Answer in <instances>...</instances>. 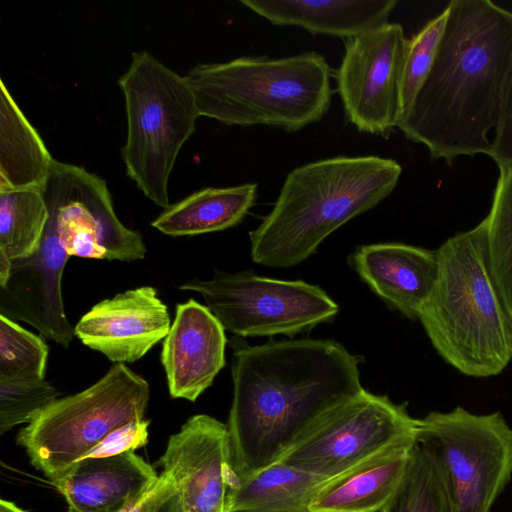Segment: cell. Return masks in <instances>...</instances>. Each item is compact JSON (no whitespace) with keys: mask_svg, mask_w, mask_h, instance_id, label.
Listing matches in <instances>:
<instances>
[{"mask_svg":"<svg viewBox=\"0 0 512 512\" xmlns=\"http://www.w3.org/2000/svg\"><path fill=\"white\" fill-rule=\"evenodd\" d=\"M360 359L342 344L290 339L234 345L227 427L240 477L277 463L365 389Z\"/></svg>","mask_w":512,"mask_h":512,"instance_id":"6da1fadb","label":"cell"},{"mask_svg":"<svg viewBox=\"0 0 512 512\" xmlns=\"http://www.w3.org/2000/svg\"><path fill=\"white\" fill-rule=\"evenodd\" d=\"M431 70L397 128L447 163L490 156L512 67V12L490 0H452Z\"/></svg>","mask_w":512,"mask_h":512,"instance_id":"7a4b0ae2","label":"cell"},{"mask_svg":"<svg viewBox=\"0 0 512 512\" xmlns=\"http://www.w3.org/2000/svg\"><path fill=\"white\" fill-rule=\"evenodd\" d=\"M401 173L397 161L374 155L293 169L270 213L249 232L252 261L272 268L302 263L335 230L388 197Z\"/></svg>","mask_w":512,"mask_h":512,"instance_id":"3957f363","label":"cell"},{"mask_svg":"<svg viewBox=\"0 0 512 512\" xmlns=\"http://www.w3.org/2000/svg\"><path fill=\"white\" fill-rule=\"evenodd\" d=\"M437 255V281L418 320L460 373L500 374L512 360V320L490 270L484 221L449 237Z\"/></svg>","mask_w":512,"mask_h":512,"instance_id":"277c9868","label":"cell"},{"mask_svg":"<svg viewBox=\"0 0 512 512\" xmlns=\"http://www.w3.org/2000/svg\"><path fill=\"white\" fill-rule=\"evenodd\" d=\"M186 78L200 116L226 125L298 131L318 122L332 98L329 65L316 52L199 64Z\"/></svg>","mask_w":512,"mask_h":512,"instance_id":"5b68a950","label":"cell"},{"mask_svg":"<svg viewBox=\"0 0 512 512\" xmlns=\"http://www.w3.org/2000/svg\"><path fill=\"white\" fill-rule=\"evenodd\" d=\"M127 116L122 157L127 175L156 205L168 208V181L178 153L200 116L186 78L147 51L133 52L119 78Z\"/></svg>","mask_w":512,"mask_h":512,"instance_id":"8992f818","label":"cell"},{"mask_svg":"<svg viewBox=\"0 0 512 512\" xmlns=\"http://www.w3.org/2000/svg\"><path fill=\"white\" fill-rule=\"evenodd\" d=\"M149 383L116 363L97 382L58 398L17 435L31 464L53 484L113 430L144 419Z\"/></svg>","mask_w":512,"mask_h":512,"instance_id":"52a82bcc","label":"cell"},{"mask_svg":"<svg viewBox=\"0 0 512 512\" xmlns=\"http://www.w3.org/2000/svg\"><path fill=\"white\" fill-rule=\"evenodd\" d=\"M417 442L434 461L456 512H490L512 477V428L500 412L457 406L419 419Z\"/></svg>","mask_w":512,"mask_h":512,"instance_id":"ba28073f","label":"cell"},{"mask_svg":"<svg viewBox=\"0 0 512 512\" xmlns=\"http://www.w3.org/2000/svg\"><path fill=\"white\" fill-rule=\"evenodd\" d=\"M199 293L224 329L240 337L289 338L331 322L338 304L318 285L281 280L251 271L216 270L212 279L178 286Z\"/></svg>","mask_w":512,"mask_h":512,"instance_id":"9c48e42d","label":"cell"},{"mask_svg":"<svg viewBox=\"0 0 512 512\" xmlns=\"http://www.w3.org/2000/svg\"><path fill=\"white\" fill-rule=\"evenodd\" d=\"M419 419L406 403L367 390L348 401L278 461L327 479L399 446L417 442Z\"/></svg>","mask_w":512,"mask_h":512,"instance_id":"30bf717a","label":"cell"},{"mask_svg":"<svg viewBox=\"0 0 512 512\" xmlns=\"http://www.w3.org/2000/svg\"><path fill=\"white\" fill-rule=\"evenodd\" d=\"M40 189L69 256L124 262L145 257L141 234L118 219L106 182L98 175L54 159Z\"/></svg>","mask_w":512,"mask_h":512,"instance_id":"8fae6325","label":"cell"},{"mask_svg":"<svg viewBox=\"0 0 512 512\" xmlns=\"http://www.w3.org/2000/svg\"><path fill=\"white\" fill-rule=\"evenodd\" d=\"M408 39L398 23L345 40L335 73L348 121L360 132L387 136L401 115V79Z\"/></svg>","mask_w":512,"mask_h":512,"instance_id":"7c38bea8","label":"cell"},{"mask_svg":"<svg viewBox=\"0 0 512 512\" xmlns=\"http://www.w3.org/2000/svg\"><path fill=\"white\" fill-rule=\"evenodd\" d=\"M159 464L178 484L187 512H228L240 476L227 424L207 414L190 417L170 436Z\"/></svg>","mask_w":512,"mask_h":512,"instance_id":"4fadbf2b","label":"cell"},{"mask_svg":"<svg viewBox=\"0 0 512 512\" xmlns=\"http://www.w3.org/2000/svg\"><path fill=\"white\" fill-rule=\"evenodd\" d=\"M167 306L152 286L116 294L95 304L74 327L84 345L113 363H132L164 340L171 327Z\"/></svg>","mask_w":512,"mask_h":512,"instance_id":"5bb4252c","label":"cell"},{"mask_svg":"<svg viewBox=\"0 0 512 512\" xmlns=\"http://www.w3.org/2000/svg\"><path fill=\"white\" fill-rule=\"evenodd\" d=\"M226 343L223 325L206 305L178 304L161 351L170 396L196 401L225 366Z\"/></svg>","mask_w":512,"mask_h":512,"instance_id":"9a60e30c","label":"cell"},{"mask_svg":"<svg viewBox=\"0 0 512 512\" xmlns=\"http://www.w3.org/2000/svg\"><path fill=\"white\" fill-rule=\"evenodd\" d=\"M350 266L390 308L418 319L438 277L437 250L398 242L358 247Z\"/></svg>","mask_w":512,"mask_h":512,"instance_id":"2e32d148","label":"cell"},{"mask_svg":"<svg viewBox=\"0 0 512 512\" xmlns=\"http://www.w3.org/2000/svg\"><path fill=\"white\" fill-rule=\"evenodd\" d=\"M152 465L135 451L84 459L53 483L68 512H119L137 501L157 481Z\"/></svg>","mask_w":512,"mask_h":512,"instance_id":"e0dca14e","label":"cell"},{"mask_svg":"<svg viewBox=\"0 0 512 512\" xmlns=\"http://www.w3.org/2000/svg\"><path fill=\"white\" fill-rule=\"evenodd\" d=\"M273 25L298 26L313 34L352 38L388 23L395 0H240Z\"/></svg>","mask_w":512,"mask_h":512,"instance_id":"ac0fdd59","label":"cell"},{"mask_svg":"<svg viewBox=\"0 0 512 512\" xmlns=\"http://www.w3.org/2000/svg\"><path fill=\"white\" fill-rule=\"evenodd\" d=\"M414 444L390 449L328 480L308 511L381 512L405 473Z\"/></svg>","mask_w":512,"mask_h":512,"instance_id":"d6986e66","label":"cell"},{"mask_svg":"<svg viewBox=\"0 0 512 512\" xmlns=\"http://www.w3.org/2000/svg\"><path fill=\"white\" fill-rule=\"evenodd\" d=\"M257 184L205 188L166 208L151 225L174 237L194 236L231 228L254 205Z\"/></svg>","mask_w":512,"mask_h":512,"instance_id":"ffe728a7","label":"cell"},{"mask_svg":"<svg viewBox=\"0 0 512 512\" xmlns=\"http://www.w3.org/2000/svg\"><path fill=\"white\" fill-rule=\"evenodd\" d=\"M54 159L0 81V190L41 188Z\"/></svg>","mask_w":512,"mask_h":512,"instance_id":"44dd1931","label":"cell"},{"mask_svg":"<svg viewBox=\"0 0 512 512\" xmlns=\"http://www.w3.org/2000/svg\"><path fill=\"white\" fill-rule=\"evenodd\" d=\"M328 480L277 462L240 477L228 512H305Z\"/></svg>","mask_w":512,"mask_h":512,"instance_id":"7402d4cb","label":"cell"},{"mask_svg":"<svg viewBox=\"0 0 512 512\" xmlns=\"http://www.w3.org/2000/svg\"><path fill=\"white\" fill-rule=\"evenodd\" d=\"M49 212L40 188L0 190V252L10 260L38 248Z\"/></svg>","mask_w":512,"mask_h":512,"instance_id":"603a6c76","label":"cell"},{"mask_svg":"<svg viewBox=\"0 0 512 512\" xmlns=\"http://www.w3.org/2000/svg\"><path fill=\"white\" fill-rule=\"evenodd\" d=\"M483 221L490 270L512 320V171H499L491 208Z\"/></svg>","mask_w":512,"mask_h":512,"instance_id":"cb8c5ba5","label":"cell"},{"mask_svg":"<svg viewBox=\"0 0 512 512\" xmlns=\"http://www.w3.org/2000/svg\"><path fill=\"white\" fill-rule=\"evenodd\" d=\"M381 512H456L438 468L418 442L395 493Z\"/></svg>","mask_w":512,"mask_h":512,"instance_id":"d4e9b609","label":"cell"},{"mask_svg":"<svg viewBox=\"0 0 512 512\" xmlns=\"http://www.w3.org/2000/svg\"><path fill=\"white\" fill-rule=\"evenodd\" d=\"M48 355L40 336L0 314V376L45 379Z\"/></svg>","mask_w":512,"mask_h":512,"instance_id":"484cf974","label":"cell"},{"mask_svg":"<svg viewBox=\"0 0 512 512\" xmlns=\"http://www.w3.org/2000/svg\"><path fill=\"white\" fill-rule=\"evenodd\" d=\"M59 392L45 379L0 376V435L28 424Z\"/></svg>","mask_w":512,"mask_h":512,"instance_id":"4316f807","label":"cell"},{"mask_svg":"<svg viewBox=\"0 0 512 512\" xmlns=\"http://www.w3.org/2000/svg\"><path fill=\"white\" fill-rule=\"evenodd\" d=\"M447 20L446 8L408 40L401 79L400 121L408 114L434 62ZM399 121V122H400Z\"/></svg>","mask_w":512,"mask_h":512,"instance_id":"83f0119b","label":"cell"},{"mask_svg":"<svg viewBox=\"0 0 512 512\" xmlns=\"http://www.w3.org/2000/svg\"><path fill=\"white\" fill-rule=\"evenodd\" d=\"M149 423L146 419L136 420L113 430L81 460L111 457L144 447L148 442Z\"/></svg>","mask_w":512,"mask_h":512,"instance_id":"f1b7e54d","label":"cell"},{"mask_svg":"<svg viewBox=\"0 0 512 512\" xmlns=\"http://www.w3.org/2000/svg\"><path fill=\"white\" fill-rule=\"evenodd\" d=\"M494 130L490 157L498 165L499 171H512V67L505 83Z\"/></svg>","mask_w":512,"mask_h":512,"instance_id":"f546056e","label":"cell"},{"mask_svg":"<svg viewBox=\"0 0 512 512\" xmlns=\"http://www.w3.org/2000/svg\"><path fill=\"white\" fill-rule=\"evenodd\" d=\"M179 490L176 481L166 472H162L155 484L137 501L119 512H153L168 497Z\"/></svg>","mask_w":512,"mask_h":512,"instance_id":"4dcf8cb0","label":"cell"},{"mask_svg":"<svg viewBox=\"0 0 512 512\" xmlns=\"http://www.w3.org/2000/svg\"><path fill=\"white\" fill-rule=\"evenodd\" d=\"M153 512H187L180 489L168 497Z\"/></svg>","mask_w":512,"mask_h":512,"instance_id":"1f68e13d","label":"cell"},{"mask_svg":"<svg viewBox=\"0 0 512 512\" xmlns=\"http://www.w3.org/2000/svg\"><path fill=\"white\" fill-rule=\"evenodd\" d=\"M12 268V260L0 252V288L7 283Z\"/></svg>","mask_w":512,"mask_h":512,"instance_id":"d6a6232c","label":"cell"},{"mask_svg":"<svg viewBox=\"0 0 512 512\" xmlns=\"http://www.w3.org/2000/svg\"><path fill=\"white\" fill-rule=\"evenodd\" d=\"M0 512H26L17 506L14 502L1 499L0 500Z\"/></svg>","mask_w":512,"mask_h":512,"instance_id":"836d02e7","label":"cell"},{"mask_svg":"<svg viewBox=\"0 0 512 512\" xmlns=\"http://www.w3.org/2000/svg\"><path fill=\"white\" fill-rule=\"evenodd\" d=\"M305 512H309V511H305Z\"/></svg>","mask_w":512,"mask_h":512,"instance_id":"e575fe53","label":"cell"}]
</instances>
